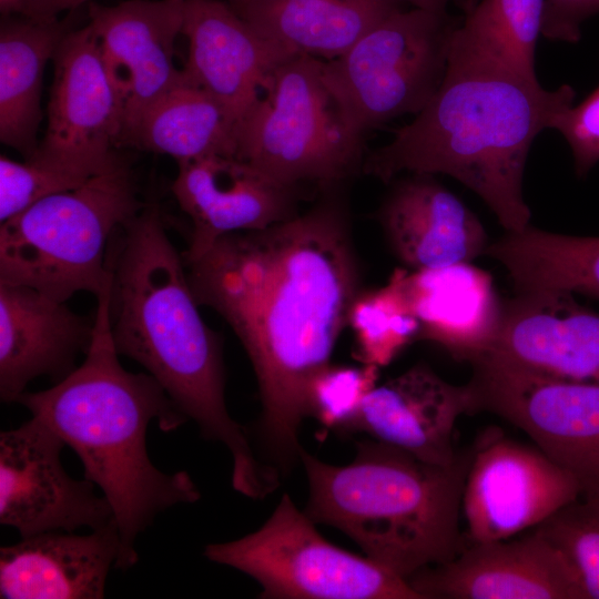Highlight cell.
Here are the masks:
<instances>
[{
    "instance_id": "obj_9",
    "label": "cell",
    "mask_w": 599,
    "mask_h": 599,
    "mask_svg": "<svg viewBox=\"0 0 599 599\" xmlns=\"http://www.w3.org/2000/svg\"><path fill=\"white\" fill-rule=\"evenodd\" d=\"M204 556L253 578L263 599H423L405 578L326 540L287 494L257 530L209 544Z\"/></svg>"
},
{
    "instance_id": "obj_37",
    "label": "cell",
    "mask_w": 599,
    "mask_h": 599,
    "mask_svg": "<svg viewBox=\"0 0 599 599\" xmlns=\"http://www.w3.org/2000/svg\"><path fill=\"white\" fill-rule=\"evenodd\" d=\"M89 1L91 0H51V8L57 14H59L64 10H75Z\"/></svg>"
},
{
    "instance_id": "obj_29",
    "label": "cell",
    "mask_w": 599,
    "mask_h": 599,
    "mask_svg": "<svg viewBox=\"0 0 599 599\" xmlns=\"http://www.w3.org/2000/svg\"><path fill=\"white\" fill-rule=\"evenodd\" d=\"M544 6L545 0H479L461 26L520 73L537 80L535 51Z\"/></svg>"
},
{
    "instance_id": "obj_12",
    "label": "cell",
    "mask_w": 599,
    "mask_h": 599,
    "mask_svg": "<svg viewBox=\"0 0 599 599\" xmlns=\"http://www.w3.org/2000/svg\"><path fill=\"white\" fill-rule=\"evenodd\" d=\"M65 443L31 416L0 433V524L21 537L47 531L91 530L115 524L108 499L95 485L75 479L61 460Z\"/></svg>"
},
{
    "instance_id": "obj_5",
    "label": "cell",
    "mask_w": 599,
    "mask_h": 599,
    "mask_svg": "<svg viewBox=\"0 0 599 599\" xmlns=\"http://www.w3.org/2000/svg\"><path fill=\"white\" fill-rule=\"evenodd\" d=\"M308 483L304 511L337 528L365 556L408 580L459 552V515L470 458L430 464L390 445L357 443L352 463L334 466L301 450Z\"/></svg>"
},
{
    "instance_id": "obj_18",
    "label": "cell",
    "mask_w": 599,
    "mask_h": 599,
    "mask_svg": "<svg viewBox=\"0 0 599 599\" xmlns=\"http://www.w3.org/2000/svg\"><path fill=\"white\" fill-rule=\"evenodd\" d=\"M483 356L551 376L599 382V313L568 292L515 293L502 302L497 335Z\"/></svg>"
},
{
    "instance_id": "obj_31",
    "label": "cell",
    "mask_w": 599,
    "mask_h": 599,
    "mask_svg": "<svg viewBox=\"0 0 599 599\" xmlns=\"http://www.w3.org/2000/svg\"><path fill=\"white\" fill-rule=\"evenodd\" d=\"M379 367L328 364L312 380L307 408L326 428L348 433L366 395L377 385Z\"/></svg>"
},
{
    "instance_id": "obj_20",
    "label": "cell",
    "mask_w": 599,
    "mask_h": 599,
    "mask_svg": "<svg viewBox=\"0 0 599 599\" xmlns=\"http://www.w3.org/2000/svg\"><path fill=\"white\" fill-rule=\"evenodd\" d=\"M94 323L67 302L32 287L0 283V398L16 403L40 376L63 379L87 354Z\"/></svg>"
},
{
    "instance_id": "obj_39",
    "label": "cell",
    "mask_w": 599,
    "mask_h": 599,
    "mask_svg": "<svg viewBox=\"0 0 599 599\" xmlns=\"http://www.w3.org/2000/svg\"><path fill=\"white\" fill-rule=\"evenodd\" d=\"M47 3H48V0H44L45 11H47V13H48V10H47Z\"/></svg>"
},
{
    "instance_id": "obj_19",
    "label": "cell",
    "mask_w": 599,
    "mask_h": 599,
    "mask_svg": "<svg viewBox=\"0 0 599 599\" xmlns=\"http://www.w3.org/2000/svg\"><path fill=\"white\" fill-rule=\"evenodd\" d=\"M476 412L469 384L454 385L426 364L376 385L364 398L348 433L363 432L420 460L447 466L459 456L454 429Z\"/></svg>"
},
{
    "instance_id": "obj_14",
    "label": "cell",
    "mask_w": 599,
    "mask_h": 599,
    "mask_svg": "<svg viewBox=\"0 0 599 599\" xmlns=\"http://www.w3.org/2000/svg\"><path fill=\"white\" fill-rule=\"evenodd\" d=\"M303 191L235 156L177 162L172 193L192 222L184 263L202 257L223 236L296 216Z\"/></svg>"
},
{
    "instance_id": "obj_36",
    "label": "cell",
    "mask_w": 599,
    "mask_h": 599,
    "mask_svg": "<svg viewBox=\"0 0 599 599\" xmlns=\"http://www.w3.org/2000/svg\"><path fill=\"white\" fill-rule=\"evenodd\" d=\"M397 1H407L412 3L415 8L432 10V11H447V6L449 3H456L459 6L465 13L474 8V6L479 0H397Z\"/></svg>"
},
{
    "instance_id": "obj_23",
    "label": "cell",
    "mask_w": 599,
    "mask_h": 599,
    "mask_svg": "<svg viewBox=\"0 0 599 599\" xmlns=\"http://www.w3.org/2000/svg\"><path fill=\"white\" fill-rule=\"evenodd\" d=\"M405 286L420 324L418 341L469 363L489 351L502 302L488 272L470 262L407 271Z\"/></svg>"
},
{
    "instance_id": "obj_28",
    "label": "cell",
    "mask_w": 599,
    "mask_h": 599,
    "mask_svg": "<svg viewBox=\"0 0 599 599\" xmlns=\"http://www.w3.org/2000/svg\"><path fill=\"white\" fill-rule=\"evenodd\" d=\"M406 273L396 268L384 286L361 290L351 304L347 326L355 335L354 357L362 364L387 366L419 338L420 324L406 291Z\"/></svg>"
},
{
    "instance_id": "obj_24",
    "label": "cell",
    "mask_w": 599,
    "mask_h": 599,
    "mask_svg": "<svg viewBox=\"0 0 599 599\" xmlns=\"http://www.w3.org/2000/svg\"><path fill=\"white\" fill-rule=\"evenodd\" d=\"M286 51L333 60L393 12L397 0H242L229 3Z\"/></svg>"
},
{
    "instance_id": "obj_21",
    "label": "cell",
    "mask_w": 599,
    "mask_h": 599,
    "mask_svg": "<svg viewBox=\"0 0 599 599\" xmlns=\"http://www.w3.org/2000/svg\"><path fill=\"white\" fill-rule=\"evenodd\" d=\"M377 217L396 257L412 271L471 262L484 255L486 231L433 174L394 179Z\"/></svg>"
},
{
    "instance_id": "obj_3",
    "label": "cell",
    "mask_w": 599,
    "mask_h": 599,
    "mask_svg": "<svg viewBox=\"0 0 599 599\" xmlns=\"http://www.w3.org/2000/svg\"><path fill=\"white\" fill-rule=\"evenodd\" d=\"M109 324L119 355L140 364L175 407L232 456V486L264 498L273 470L255 456L244 427L229 414L221 336L203 321L186 265L160 207L144 204L108 248Z\"/></svg>"
},
{
    "instance_id": "obj_1",
    "label": "cell",
    "mask_w": 599,
    "mask_h": 599,
    "mask_svg": "<svg viewBox=\"0 0 599 599\" xmlns=\"http://www.w3.org/2000/svg\"><path fill=\"white\" fill-rule=\"evenodd\" d=\"M200 306L220 314L243 345L262 403L260 436L277 470L300 458L314 377L347 326L359 266L341 187L270 227L229 234L187 263Z\"/></svg>"
},
{
    "instance_id": "obj_32",
    "label": "cell",
    "mask_w": 599,
    "mask_h": 599,
    "mask_svg": "<svg viewBox=\"0 0 599 599\" xmlns=\"http://www.w3.org/2000/svg\"><path fill=\"white\" fill-rule=\"evenodd\" d=\"M88 179L35 158L19 162L1 155L0 222L16 216L50 195L75 189Z\"/></svg>"
},
{
    "instance_id": "obj_4",
    "label": "cell",
    "mask_w": 599,
    "mask_h": 599,
    "mask_svg": "<svg viewBox=\"0 0 599 599\" xmlns=\"http://www.w3.org/2000/svg\"><path fill=\"white\" fill-rule=\"evenodd\" d=\"M93 323L84 361L52 387L26 390L16 403L73 449L84 478L110 502L120 537L115 568L126 570L139 560L138 537L155 517L201 494L186 471L166 474L149 456L152 422L169 433L187 419L150 374L121 365L109 324V287L97 297Z\"/></svg>"
},
{
    "instance_id": "obj_30",
    "label": "cell",
    "mask_w": 599,
    "mask_h": 599,
    "mask_svg": "<svg viewBox=\"0 0 599 599\" xmlns=\"http://www.w3.org/2000/svg\"><path fill=\"white\" fill-rule=\"evenodd\" d=\"M534 530L570 565L585 599H599V493L580 495Z\"/></svg>"
},
{
    "instance_id": "obj_27",
    "label": "cell",
    "mask_w": 599,
    "mask_h": 599,
    "mask_svg": "<svg viewBox=\"0 0 599 599\" xmlns=\"http://www.w3.org/2000/svg\"><path fill=\"white\" fill-rule=\"evenodd\" d=\"M484 255L508 272L515 293L560 291L599 298V236L527 226L489 243Z\"/></svg>"
},
{
    "instance_id": "obj_2",
    "label": "cell",
    "mask_w": 599,
    "mask_h": 599,
    "mask_svg": "<svg viewBox=\"0 0 599 599\" xmlns=\"http://www.w3.org/2000/svg\"><path fill=\"white\" fill-rule=\"evenodd\" d=\"M575 90L544 89L460 24L445 77L415 120L369 152L362 172L390 183L400 173L449 175L477 194L510 233L529 226L522 181L536 136L573 104Z\"/></svg>"
},
{
    "instance_id": "obj_22",
    "label": "cell",
    "mask_w": 599,
    "mask_h": 599,
    "mask_svg": "<svg viewBox=\"0 0 599 599\" xmlns=\"http://www.w3.org/2000/svg\"><path fill=\"white\" fill-rule=\"evenodd\" d=\"M120 555L115 524L90 534L47 531L0 548V598L101 599Z\"/></svg>"
},
{
    "instance_id": "obj_34",
    "label": "cell",
    "mask_w": 599,
    "mask_h": 599,
    "mask_svg": "<svg viewBox=\"0 0 599 599\" xmlns=\"http://www.w3.org/2000/svg\"><path fill=\"white\" fill-rule=\"evenodd\" d=\"M599 12V0H545L541 34L552 41L576 43L583 21Z\"/></svg>"
},
{
    "instance_id": "obj_25",
    "label": "cell",
    "mask_w": 599,
    "mask_h": 599,
    "mask_svg": "<svg viewBox=\"0 0 599 599\" xmlns=\"http://www.w3.org/2000/svg\"><path fill=\"white\" fill-rule=\"evenodd\" d=\"M68 20L4 17L0 28V141L30 159L38 150L43 70Z\"/></svg>"
},
{
    "instance_id": "obj_33",
    "label": "cell",
    "mask_w": 599,
    "mask_h": 599,
    "mask_svg": "<svg viewBox=\"0 0 599 599\" xmlns=\"http://www.w3.org/2000/svg\"><path fill=\"white\" fill-rule=\"evenodd\" d=\"M568 142L578 175L599 162V87L578 105L559 113L551 125Z\"/></svg>"
},
{
    "instance_id": "obj_16",
    "label": "cell",
    "mask_w": 599,
    "mask_h": 599,
    "mask_svg": "<svg viewBox=\"0 0 599 599\" xmlns=\"http://www.w3.org/2000/svg\"><path fill=\"white\" fill-rule=\"evenodd\" d=\"M423 599H585L572 568L536 530L473 542L408 579Z\"/></svg>"
},
{
    "instance_id": "obj_6",
    "label": "cell",
    "mask_w": 599,
    "mask_h": 599,
    "mask_svg": "<svg viewBox=\"0 0 599 599\" xmlns=\"http://www.w3.org/2000/svg\"><path fill=\"white\" fill-rule=\"evenodd\" d=\"M144 206L130 163L119 153L80 186L50 195L0 225V283L67 302L95 298L109 285L106 254L115 231Z\"/></svg>"
},
{
    "instance_id": "obj_17",
    "label": "cell",
    "mask_w": 599,
    "mask_h": 599,
    "mask_svg": "<svg viewBox=\"0 0 599 599\" xmlns=\"http://www.w3.org/2000/svg\"><path fill=\"white\" fill-rule=\"evenodd\" d=\"M186 78L237 125L266 93L276 69L295 57L254 30L223 0H185Z\"/></svg>"
},
{
    "instance_id": "obj_7",
    "label": "cell",
    "mask_w": 599,
    "mask_h": 599,
    "mask_svg": "<svg viewBox=\"0 0 599 599\" xmlns=\"http://www.w3.org/2000/svg\"><path fill=\"white\" fill-rule=\"evenodd\" d=\"M323 60L295 55L238 125L237 158L293 186L322 192L362 172L364 139L347 125L322 77Z\"/></svg>"
},
{
    "instance_id": "obj_11",
    "label": "cell",
    "mask_w": 599,
    "mask_h": 599,
    "mask_svg": "<svg viewBox=\"0 0 599 599\" xmlns=\"http://www.w3.org/2000/svg\"><path fill=\"white\" fill-rule=\"evenodd\" d=\"M52 60L47 129L31 158L90 177L118 153L122 105L89 23L71 29Z\"/></svg>"
},
{
    "instance_id": "obj_13",
    "label": "cell",
    "mask_w": 599,
    "mask_h": 599,
    "mask_svg": "<svg viewBox=\"0 0 599 599\" xmlns=\"http://www.w3.org/2000/svg\"><path fill=\"white\" fill-rule=\"evenodd\" d=\"M581 493L538 448L491 437L470 457L461 510L473 542L502 540L535 529Z\"/></svg>"
},
{
    "instance_id": "obj_38",
    "label": "cell",
    "mask_w": 599,
    "mask_h": 599,
    "mask_svg": "<svg viewBox=\"0 0 599 599\" xmlns=\"http://www.w3.org/2000/svg\"><path fill=\"white\" fill-rule=\"evenodd\" d=\"M223 1H226L227 3H233V2H237V1H242V0H223Z\"/></svg>"
},
{
    "instance_id": "obj_15",
    "label": "cell",
    "mask_w": 599,
    "mask_h": 599,
    "mask_svg": "<svg viewBox=\"0 0 599 599\" xmlns=\"http://www.w3.org/2000/svg\"><path fill=\"white\" fill-rule=\"evenodd\" d=\"M185 0H126L90 3L88 23L123 110L124 138L143 112L184 79L174 63Z\"/></svg>"
},
{
    "instance_id": "obj_26",
    "label": "cell",
    "mask_w": 599,
    "mask_h": 599,
    "mask_svg": "<svg viewBox=\"0 0 599 599\" xmlns=\"http://www.w3.org/2000/svg\"><path fill=\"white\" fill-rule=\"evenodd\" d=\"M237 134L238 125L225 109L185 75L143 112L122 144L176 162L209 155L237 158Z\"/></svg>"
},
{
    "instance_id": "obj_10",
    "label": "cell",
    "mask_w": 599,
    "mask_h": 599,
    "mask_svg": "<svg viewBox=\"0 0 599 599\" xmlns=\"http://www.w3.org/2000/svg\"><path fill=\"white\" fill-rule=\"evenodd\" d=\"M470 364L476 412L494 413L525 432L578 480L581 495L599 493V382L551 376L490 356Z\"/></svg>"
},
{
    "instance_id": "obj_8",
    "label": "cell",
    "mask_w": 599,
    "mask_h": 599,
    "mask_svg": "<svg viewBox=\"0 0 599 599\" xmlns=\"http://www.w3.org/2000/svg\"><path fill=\"white\" fill-rule=\"evenodd\" d=\"M460 24L447 11L393 12L342 55L323 61L322 77L358 136L404 114H418L445 77Z\"/></svg>"
},
{
    "instance_id": "obj_35",
    "label": "cell",
    "mask_w": 599,
    "mask_h": 599,
    "mask_svg": "<svg viewBox=\"0 0 599 599\" xmlns=\"http://www.w3.org/2000/svg\"><path fill=\"white\" fill-rule=\"evenodd\" d=\"M0 12L2 18L19 17L37 21L50 20L44 14L43 0H0Z\"/></svg>"
}]
</instances>
